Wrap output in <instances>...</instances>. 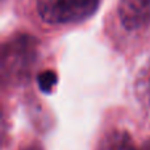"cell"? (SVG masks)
<instances>
[{
  "label": "cell",
  "instance_id": "obj_1",
  "mask_svg": "<svg viewBox=\"0 0 150 150\" xmlns=\"http://www.w3.org/2000/svg\"><path fill=\"white\" fill-rule=\"evenodd\" d=\"M38 41L30 34L20 33L3 44L1 80L4 86H18L29 78L37 58Z\"/></svg>",
  "mask_w": 150,
  "mask_h": 150
},
{
  "label": "cell",
  "instance_id": "obj_2",
  "mask_svg": "<svg viewBox=\"0 0 150 150\" xmlns=\"http://www.w3.org/2000/svg\"><path fill=\"white\" fill-rule=\"evenodd\" d=\"M100 0H37V11L45 23L63 25L79 23L96 11Z\"/></svg>",
  "mask_w": 150,
  "mask_h": 150
},
{
  "label": "cell",
  "instance_id": "obj_3",
  "mask_svg": "<svg viewBox=\"0 0 150 150\" xmlns=\"http://www.w3.org/2000/svg\"><path fill=\"white\" fill-rule=\"evenodd\" d=\"M117 11L127 30H140L150 24V0H120Z\"/></svg>",
  "mask_w": 150,
  "mask_h": 150
},
{
  "label": "cell",
  "instance_id": "obj_4",
  "mask_svg": "<svg viewBox=\"0 0 150 150\" xmlns=\"http://www.w3.org/2000/svg\"><path fill=\"white\" fill-rule=\"evenodd\" d=\"M96 150H140L136 146L132 136L125 130H112L107 133L99 142Z\"/></svg>",
  "mask_w": 150,
  "mask_h": 150
},
{
  "label": "cell",
  "instance_id": "obj_5",
  "mask_svg": "<svg viewBox=\"0 0 150 150\" xmlns=\"http://www.w3.org/2000/svg\"><path fill=\"white\" fill-rule=\"evenodd\" d=\"M138 91H140V95L144 96L146 104L150 108V62L145 66L142 73L140 74V78H138Z\"/></svg>",
  "mask_w": 150,
  "mask_h": 150
},
{
  "label": "cell",
  "instance_id": "obj_6",
  "mask_svg": "<svg viewBox=\"0 0 150 150\" xmlns=\"http://www.w3.org/2000/svg\"><path fill=\"white\" fill-rule=\"evenodd\" d=\"M55 82H57V75H55L53 71L47 70L45 73H42L41 75L38 76V84H40V88L45 92H50L54 87Z\"/></svg>",
  "mask_w": 150,
  "mask_h": 150
},
{
  "label": "cell",
  "instance_id": "obj_7",
  "mask_svg": "<svg viewBox=\"0 0 150 150\" xmlns=\"http://www.w3.org/2000/svg\"><path fill=\"white\" fill-rule=\"evenodd\" d=\"M140 150H150V138L146 141L145 144H144L142 148H140Z\"/></svg>",
  "mask_w": 150,
  "mask_h": 150
},
{
  "label": "cell",
  "instance_id": "obj_8",
  "mask_svg": "<svg viewBox=\"0 0 150 150\" xmlns=\"http://www.w3.org/2000/svg\"><path fill=\"white\" fill-rule=\"evenodd\" d=\"M25 150H42L41 148H33V146H32V148H28V149H25Z\"/></svg>",
  "mask_w": 150,
  "mask_h": 150
}]
</instances>
